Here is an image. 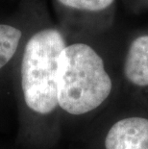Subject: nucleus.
<instances>
[{"instance_id": "nucleus-1", "label": "nucleus", "mask_w": 148, "mask_h": 149, "mask_svg": "<svg viewBox=\"0 0 148 149\" xmlns=\"http://www.w3.org/2000/svg\"><path fill=\"white\" fill-rule=\"evenodd\" d=\"M112 91V78L94 48L82 42L65 47L57 74L59 108L71 116L86 115L98 109Z\"/></svg>"}, {"instance_id": "nucleus-2", "label": "nucleus", "mask_w": 148, "mask_h": 149, "mask_svg": "<svg viewBox=\"0 0 148 149\" xmlns=\"http://www.w3.org/2000/svg\"><path fill=\"white\" fill-rule=\"evenodd\" d=\"M67 46L63 34L46 28L30 38L21 62V88L30 110L42 116L56 111L60 56Z\"/></svg>"}, {"instance_id": "nucleus-3", "label": "nucleus", "mask_w": 148, "mask_h": 149, "mask_svg": "<svg viewBox=\"0 0 148 149\" xmlns=\"http://www.w3.org/2000/svg\"><path fill=\"white\" fill-rule=\"evenodd\" d=\"M105 149H148V118L127 116L115 121L104 139Z\"/></svg>"}, {"instance_id": "nucleus-4", "label": "nucleus", "mask_w": 148, "mask_h": 149, "mask_svg": "<svg viewBox=\"0 0 148 149\" xmlns=\"http://www.w3.org/2000/svg\"><path fill=\"white\" fill-rule=\"evenodd\" d=\"M125 79L135 88H148V35H140L131 42L123 63Z\"/></svg>"}, {"instance_id": "nucleus-5", "label": "nucleus", "mask_w": 148, "mask_h": 149, "mask_svg": "<svg viewBox=\"0 0 148 149\" xmlns=\"http://www.w3.org/2000/svg\"><path fill=\"white\" fill-rule=\"evenodd\" d=\"M22 33L7 24H0V69L10 62L17 52Z\"/></svg>"}, {"instance_id": "nucleus-6", "label": "nucleus", "mask_w": 148, "mask_h": 149, "mask_svg": "<svg viewBox=\"0 0 148 149\" xmlns=\"http://www.w3.org/2000/svg\"><path fill=\"white\" fill-rule=\"evenodd\" d=\"M62 5L75 10L101 12L110 8L115 0H58Z\"/></svg>"}]
</instances>
